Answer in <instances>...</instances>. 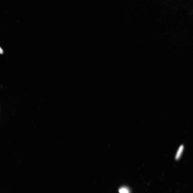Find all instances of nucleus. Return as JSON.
I'll use <instances>...</instances> for the list:
<instances>
[{
  "mask_svg": "<svg viewBox=\"0 0 193 193\" xmlns=\"http://www.w3.org/2000/svg\"><path fill=\"white\" fill-rule=\"evenodd\" d=\"M184 149V146L182 145H181L179 147L176 154L175 157L176 160H178L180 158Z\"/></svg>",
  "mask_w": 193,
  "mask_h": 193,
  "instance_id": "nucleus-1",
  "label": "nucleus"
},
{
  "mask_svg": "<svg viewBox=\"0 0 193 193\" xmlns=\"http://www.w3.org/2000/svg\"><path fill=\"white\" fill-rule=\"evenodd\" d=\"M120 193H130L128 189L126 188H122L119 190Z\"/></svg>",
  "mask_w": 193,
  "mask_h": 193,
  "instance_id": "nucleus-2",
  "label": "nucleus"
},
{
  "mask_svg": "<svg viewBox=\"0 0 193 193\" xmlns=\"http://www.w3.org/2000/svg\"><path fill=\"white\" fill-rule=\"evenodd\" d=\"M3 51L2 48L0 47V54H3Z\"/></svg>",
  "mask_w": 193,
  "mask_h": 193,
  "instance_id": "nucleus-3",
  "label": "nucleus"
}]
</instances>
